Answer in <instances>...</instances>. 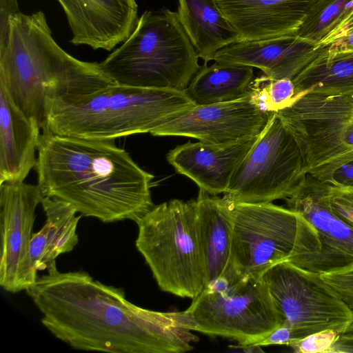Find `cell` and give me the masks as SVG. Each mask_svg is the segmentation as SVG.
Segmentation results:
<instances>
[{"label":"cell","mask_w":353,"mask_h":353,"mask_svg":"<svg viewBox=\"0 0 353 353\" xmlns=\"http://www.w3.org/2000/svg\"><path fill=\"white\" fill-rule=\"evenodd\" d=\"M42 324L77 350L112 353H182L198 341L185 311L145 309L125 299L122 288L82 271L59 272L53 261L26 290Z\"/></svg>","instance_id":"obj_1"},{"label":"cell","mask_w":353,"mask_h":353,"mask_svg":"<svg viewBox=\"0 0 353 353\" xmlns=\"http://www.w3.org/2000/svg\"><path fill=\"white\" fill-rule=\"evenodd\" d=\"M345 95V94H344ZM347 95H349L350 96L352 99H353V91L350 92V93H348Z\"/></svg>","instance_id":"obj_35"},{"label":"cell","mask_w":353,"mask_h":353,"mask_svg":"<svg viewBox=\"0 0 353 353\" xmlns=\"http://www.w3.org/2000/svg\"><path fill=\"white\" fill-rule=\"evenodd\" d=\"M353 28V9L349 12L343 13L335 21L330 32L319 43L325 47L329 46L343 33Z\"/></svg>","instance_id":"obj_31"},{"label":"cell","mask_w":353,"mask_h":353,"mask_svg":"<svg viewBox=\"0 0 353 353\" xmlns=\"http://www.w3.org/2000/svg\"><path fill=\"white\" fill-rule=\"evenodd\" d=\"M294 100L303 94L344 95L353 91V50L331 44L322 48L293 79Z\"/></svg>","instance_id":"obj_23"},{"label":"cell","mask_w":353,"mask_h":353,"mask_svg":"<svg viewBox=\"0 0 353 353\" xmlns=\"http://www.w3.org/2000/svg\"><path fill=\"white\" fill-rule=\"evenodd\" d=\"M43 198L38 184L0 183V285L8 292L26 290L38 278L30 245L36 208Z\"/></svg>","instance_id":"obj_12"},{"label":"cell","mask_w":353,"mask_h":353,"mask_svg":"<svg viewBox=\"0 0 353 353\" xmlns=\"http://www.w3.org/2000/svg\"><path fill=\"white\" fill-rule=\"evenodd\" d=\"M195 105L185 90L112 83L86 94L51 102L42 131L114 140L150 133L171 117Z\"/></svg>","instance_id":"obj_4"},{"label":"cell","mask_w":353,"mask_h":353,"mask_svg":"<svg viewBox=\"0 0 353 353\" xmlns=\"http://www.w3.org/2000/svg\"><path fill=\"white\" fill-rule=\"evenodd\" d=\"M41 134L0 85V183L24 181L36 166Z\"/></svg>","instance_id":"obj_19"},{"label":"cell","mask_w":353,"mask_h":353,"mask_svg":"<svg viewBox=\"0 0 353 353\" xmlns=\"http://www.w3.org/2000/svg\"><path fill=\"white\" fill-rule=\"evenodd\" d=\"M112 83L99 63L79 60L56 43L42 11L10 17L8 39L0 49V85L41 130L51 102Z\"/></svg>","instance_id":"obj_3"},{"label":"cell","mask_w":353,"mask_h":353,"mask_svg":"<svg viewBox=\"0 0 353 353\" xmlns=\"http://www.w3.org/2000/svg\"><path fill=\"white\" fill-rule=\"evenodd\" d=\"M352 9H353V1L352 2V3H351L349 6H347V7L345 8V10L343 11V13H345V12H349V11H350V10H352ZM343 13H342V14H343Z\"/></svg>","instance_id":"obj_34"},{"label":"cell","mask_w":353,"mask_h":353,"mask_svg":"<svg viewBox=\"0 0 353 353\" xmlns=\"http://www.w3.org/2000/svg\"><path fill=\"white\" fill-rule=\"evenodd\" d=\"M260 135L225 144L190 141L167 154L176 172L192 179L212 195L225 193L232 175Z\"/></svg>","instance_id":"obj_17"},{"label":"cell","mask_w":353,"mask_h":353,"mask_svg":"<svg viewBox=\"0 0 353 353\" xmlns=\"http://www.w3.org/2000/svg\"><path fill=\"white\" fill-rule=\"evenodd\" d=\"M330 184L307 174L287 199V208L300 214L316 231L319 250L310 271L324 274L353 265V227L332 208Z\"/></svg>","instance_id":"obj_14"},{"label":"cell","mask_w":353,"mask_h":353,"mask_svg":"<svg viewBox=\"0 0 353 353\" xmlns=\"http://www.w3.org/2000/svg\"><path fill=\"white\" fill-rule=\"evenodd\" d=\"M253 68L215 61L204 63L185 92L196 105H208L242 99L253 80Z\"/></svg>","instance_id":"obj_24"},{"label":"cell","mask_w":353,"mask_h":353,"mask_svg":"<svg viewBox=\"0 0 353 353\" xmlns=\"http://www.w3.org/2000/svg\"><path fill=\"white\" fill-rule=\"evenodd\" d=\"M232 202V201H231ZM230 284L248 276L263 275L283 261L310 270L319 250L314 228L300 214L270 203L232 202Z\"/></svg>","instance_id":"obj_6"},{"label":"cell","mask_w":353,"mask_h":353,"mask_svg":"<svg viewBox=\"0 0 353 353\" xmlns=\"http://www.w3.org/2000/svg\"><path fill=\"white\" fill-rule=\"evenodd\" d=\"M330 199L333 210L353 227V185L330 184Z\"/></svg>","instance_id":"obj_29"},{"label":"cell","mask_w":353,"mask_h":353,"mask_svg":"<svg viewBox=\"0 0 353 353\" xmlns=\"http://www.w3.org/2000/svg\"><path fill=\"white\" fill-rule=\"evenodd\" d=\"M72 32L70 42L94 50H112L125 41L137 27L135 0H57Z\"/></svg>","instance_id":"obj_15"},{"label":"cell","mask_w":353,"mask_h":353,"mask_svg":"<svg viewBox=\"0 0 353 353\" xmlns=\"http://www.w3.org/2000/svg\"><path fill=\"white\" fill-rule=\"evenodd\" d=\"M321 274L353 310V265Z\"/></svg>","instance_id":"obj_28"},{"label":"cell","mask_w":353,"mask_h":353,"mask_svg":"<svg viewBox=\"0 0 353 353\" xmlns=\"http://www.w3.org/2000/svg\"><path fill=\"white\" fill-rule=\"evenodd\" d=\"M293 340L325 330L341 334L353 321V310L320 273L285 261L263 274Z\"/></svg>","instance_id":"obj_11"},{"label":"cell","mask_w":353,"mask_h":353,"mask_svg":"<svg viewBox=\"0 0 353 353\" xmlns=\"http://www.w3.org/2000/svg\"><path fill=\"white\" fill-rule=\"evenodd\" d=\"M300 148L307 174L328 183L353 160V99L303 94L276 112Z\"/></svg>","instance_id":"obj_8"},{"label":"cell","mask_w":353,"mask_h":353,"mask_svg":"<svg viewBox=\"0 0 353 353\" xmlns=\"http://www.w3.org/2000/svg\"><path fill=\"white\" fill-rule=\"evenodd\" d=\"M274 112L259 110L248 95L235 101L196 105L154 129L152 136H180L225 144L260 135Z\"/></svg>","instance_id":"obj_13"},{"label":"cell","mask_w":353,"mask_h":353,"mask_svg":"<svg viewBox=\"0 0 353 353\" xmlns=\"http://www.w3.org/2000/svg\"><path fill=\"white\" fill-rule=\"evenodd\" d=\"M137 223L136 247L160 289L192 300L198 296L205 288L206 272L196 200L154 205Z\"/></svg>","instance_id":"obj_7"},{"label":"cell","mask_w":353,"mask_h":353,"mask_svg":"<svg viewBox=\"0 0 353 353\" xmlns=\"http://www.w3.org/2000/svg\"><path fill=\"white\" fill-rule=\"evenodd\" d=\"M293 340L291 329L284 323L271 332L267 337L256 344L260 346L270 345H287Z\"/></svg>","instance_id":"obj_32"},{"label":"cell","mask_w":353,"mask_h":353,"mask_svg":"<svg viewBox=\"0 0 353 353\" xmlns=\"http://www.w3.org/2000/svg\"><path fill=\"white\" fill-rule=\"evenodd\" d=\"M196 200L207 285L224 276L229 268L233 229L232 205L225 197L212 195L200 189Z\"/></svg>","instance_id":"obj_20"},{"label":"cell","mask_w":353,"mask_h":353,"mask_svg":"<svg viewBox=\"0 0 353 353\" xmlns=\"http://www.w3.org/2000/svg\"><path fill=\"white\" fill-rule=\"evenodd\" d=\"M41 205L46 221L41 230L32 233L30 255L37 271H43L57 257L71 252L79 241L77 228L81 214L69 203L56 198L43 196Z\"/></svg>","instance_id":"obj_22"},{"label":"cell","mask_w":353,"mask_h":353,"mask_svg":"<svg viewBox=\"0 0 353 353\" xmlns=\"http://www.w3.org/2000/svg\"><path fill=\"white\" fill-rule=\"evenodd\" d=\"M353 0H314L296 34L319 45Z\"/></svg>","instance_id":"obj_26"},{"label":"cell","mask_w":353,"mask_h":353,"mask_svg":"<svg viewBox=\"0 0 353 353\" xmlns=\"http://www.w3.org/2000/svg\"><path fill=\"white\" fill-rule=\"evenodd\" d=\"M341 334L334 330H325L300 339L292 340L288 345L297 353H329Z\"/></svg>","instance_id":"obj_27"},{"label":"cell","mask_w":353,"mask_h":353,"mask_svg":"<svg viewBox=\"0 0 353 353\" xmlns=\"http://www.w3.org/2000/svg\"><path fill=\"white\" fill-rule=\"evenodd\" d=\"M177 12L145 11L123 43L100 63L115 84L185 90L200 69Z\"/></svg>","instance_id":"obj_5"},{"label":"cell","mask_w":353,"mask_h":353,"mask_svg":"<svg viewBox=\"0 0 353 353\" xmlns=\"http://www.w3.org/2000/svg\"><path fill=\"white\" fill-rule=\"evenodd\" d=\"M323 48L296 34L232 43L217 51L212 60L256 68L269 77L292 80Z\"/></svg>","instance_id":"obj_16"},{"label":"cell","mask_w":353,"mask_h":353,"mask_svg":"<svg viewBox=\"0 0 353 353\" xmlns=\"http://www.w3.org/2000/svg\"><path fill=\"white\" fill-rule=\"evenodd\" d=\"M34 168L43 196L65 201L81 215L104 223H137L154 206V176L114 140L43 131Z\"/></svg>","instance_id":"obj_2"},{"label":"cell","mask_w":353,"mask_h":353,"mask_svg":"<svg viewBox=\"0 0 353 353\" xmlns=\"http://www.w3.org/2000/svg\"><path fill=\"white\" fill-rule=\"evenodd\" d=\"M178 17L205 63L223 48L240 41L216 0H178Z\"/></svg>","instance_id":"obj_21"},{"label":"cell","mask_w":353,"mask_h":353,"mask_svg":"<svg viewBox=\"0 0 353 353\" xmlns=\"http://www.w3.org/2000/svg\"><path fill=\"white\" fill-rule=\"evenodd\" d=\"M192 331L256 344L284 323L263 275L248 276L221 290L205 288L186 310Z\"/></svg>","instance_id":"obj_9"},{"label":"cell","mask_w":353,"mask_h":353,"mask_svg":"<svg viewBox=\"0 0 353 353\" xmlns=\"http://www.w3.org/2000/svg\"><path fill=\"white\" fill-rule=\"evenodd\" d=\"M306 175L297 142L274 112L234 171L223 197L235 203H270L285 199Z\"/></svg>","instance_id":"obj_10"},{"label":"cell","mask_w":353,"mask_h":353,"mask_svg":"<svg viewBox=\"0 0 353 353\" xmlns=\"http://www.w3.org/2000/svg\"><path fill=\"white\" fill-rule=\"evenodd\" d=\"M19 12L17 0H0V49L8 39L10 17Z\"/></svg>","instance_id":"obj_30"},{"label":"cell","mask_w":353,"mask_h":353,"mask_svg":"<svg viewBox=\"0 0 353 353\" xmlns=\"http://www.w3.org/2000/svg\"><path fill=\"white\" fill-rule=\"evenodd\" d=\"M314 0H216L240 41L296 34Z\"/></svg>","instance_id":"obj_18"},{"label":"cell","mask_w":353,"mask_h":353,"mask_svg":"<svg viewBox=\"0 0 353 353\" xmlns=\"http://www.w3.org/2000/svg\"><path fill=\"white\" fill-rule=\"evenodd\" d=\"M328 183L332 185H353V160L337 169Z\"/></svg>","instance_id":"obj_33"},{"label":"cell","mask_w":353,"mask_h":353,"mask_svg":"<svg viewBox=\"0 0 353 353\" xmlns=\"http://www.w3.org/2000/svg\"><path fill=\"white\" fill-rule=\"evenodd\" d=\"M248 94L259 110L276 112L293 102L294 85L292 79H276L264 74L252 81Z\"/></svg>","instance_id":"obj_25"}]
</instances>
